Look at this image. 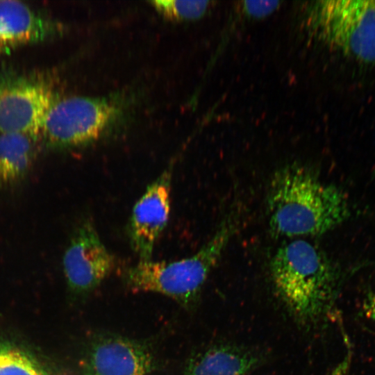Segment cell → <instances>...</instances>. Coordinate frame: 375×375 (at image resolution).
<instances>
[{"instance_id": "obj_1", "label": "cell", "mask_w": 375, "mask_h": 375, "mask_svg": "<svg viewBox=\"0 0 375 375\" xmlns=\"http://www.w3.org/2000/svg\"><path fill=\"white\" fill-rule=\"evenodd\" d=\"M266 206L272 233L285 238L322 235L351 214L342 190L322 181L311 169L297 164L281 167L273 174Z\"/></svg>"}, {"instance_id": "obj_2", "label": "cell", "mask_w": 375, "mask_h": 375, "mask_svg": "<svg viewBox=\"0 0 375 375\" xmlns=\"http://www.w3.org/2000/svg\"><path fill=\"white\" fill-rule=\"evenodd\" d=\"M274 287L301 323L311 324L332 312L341 272L317 245L302 238L283 243L269 263Z\"/></svg>"}, {"instance_id": "obj_3", "label": "cell", "mask_w": 375, "mask_h": 375, "mask_svg": "<svg viewBox=\"0 0 375 375\" xmlns=\"http://www.w3.org/2000/svg\"><path fill=\"white\" fill-rule=\"evenodd\" d=\"M238 219L234 213L226 217L212 238L190 257L172 262L140 260L124 271V285L134 292L158 293L184 307L193 306L235 234Z\"/></svg>"}, {"instance_id": "obj_4", "label": "cell", "mask_w": 375, "mask_h": 375, "mask_svg": "<svg viewBox=\"0 0 375 375\" xmlns=\"http://www.w3.org/2000/svg\"><path fill=\"white\" fill-rule=\"evenodd\" d=\"M310 32L364 64H375V0L319 1L308 9Z\"/></svg>"}, {"instance_id": "obj_5", "label": "cell", "mask_w": 375, "mask_h": 375, "mask_svg": "<svg viewBox=\"0 0 375 375\" xmlns=\"http://www.w3.org/2000/svg\"><path fill=\"white\" fill-rule=\"evenodd\" d=\"M116 112L115 105L106 100L76 96L56 99L40 134L54 148L82 146L98 139Z\"/></svg>"}, {"instance_id": "obj_6", "label": "cell", "mask_w": 375, "mask_h": 375, "mask_svg": "<svg viewBox=\"0 0 375 375\" xmlns=\"http://www.w3.org/2000/svg\"><path fill=\"white\" fill-rule=\"evenodd\" d=\"M56 99L44 80L0 70V134L38 137Z\"/></svg>"}, {"instance_id": "obj_7", "label": "cell", "mask_w": 375, "mask_h": 375, "mask_svg": "<svg viewBox=\"0 0 375 375\" xmlns=\"http://www.w3.org/2000/svg\"><path fill=\"white\" fill-rule=\"evenodd\" d=\"M115 260L90 219L75 229L62 257L69 294L83 298L94 292L113 271Z\"/></svg>"}, {"instance_id": "obj_8", "label": "cell", "mask_w": 375, "mask_h": 375, "mask_svg": "<svg viewBox=\"0 0 375 375\" xmlns=\"http://www.w3.org/2000/svg\"><path fill=\"white\" fill-rule=\"evenodd\" d=\"M157 367L149 345L111 334L93 337L81 361L83 375H147Z\"/></svg>"}, {"instance_id": "obj_9", "label": "cell", "mask_w": 375, "mask_h": 375, "mask_svg": "<svg viewBox=\"0 0 375 375\" xmlns=\"http://www.w3.org/2000/svg\"><path fill=\"white\" fill-rule=\"evenodd\" d=\"M172 167L165 169L148 185L133 208L128 236L130 245L140 261L151 260L155 244L167 224Z\"/></svg>"}, {"instance_id": "obj_10", "label": "cell", "mask_w": 375, "mask_h": 375, "mask_svg": "<svg viewBox=\"0 0 375 375\" xmlns=\"http://www.w3.org/2000/svg\"><path fill=\"white\" fill-rule=\"evenodd\" d=\"M55 25L24 2L0 0V53L40 42L55 33Z\"/></svg>"}, {"instance_id": "obj_11", "label": "cell", "mask_w": 375, "mask_h": 375, "mask_svg": "<svg viewBox=\"0 0 375 375\" xmlns=\"http://www.w3.org/2000/svg\"><path fill=\"white\" fill-rule=\"evenodd\" d=\"M258 356L233 345H217L190 358L183 375H246L258 363Z\"/></svg>"}, {"instance_id": "obj_12", "label": "cell", "mask_w": 375, "mask_h": 375, "mask_svg": "<svg viewBox=\"0 0 375 375\" xmlns=\"http://www.w3.org/2000/svg\"><path fill=\"white\" fill-rule=\"evenodd\" d=\"M35 138L21 133L0 134V190L22 183L36 157Z\"/></svg>"}, {"instance_id": "obj_13", "label": "cell", "mask_w": 375, "mask_h": 375, "mask_svg": "<svg viewBox=\"0 0 375 375\" xmlns=\"http://www.w3.org/2000/svg\"><path fill=\"white\" fill-rule=\"evenodd\" d=\"M0 375H62L28 351L0 342Z\"/></svg>"}, {"instance_id": "obj_14", "label": "cell", "mask_w": 375, "mask_h": 375, "mask_svg": "<svg viewBox=\"0 0 375 375\" xmlns=\"http://www.w3.org/2000/svg\"><path fill=\"white\" fill-rule=\"evenodd\" d=\"M161 15L173 20H189L203 16L208 1L155 0L150 2Z\"/></svg>"}, {"instance_id": "obj_15", "label": "cell", "mask_w": 375, "mask_h": 375, "mask_svg": "<svg viewBox=\"0 0 375 375\" xmlns=\"http://www.w3.org/2000/svg\"><path fill=\"white\" fill-rule=\"evenodd\" d=\"M279 3L278 1H245L242 10L249 17L260 18L271 14L277 9Z\"/></svg>"}, {"instance_id": "obj_16", "label": "cell", "mask_w": 375, "mask_h": 375, "mask_svg": "<svg viewBox=\"0 0 375 375\" xmlns=\"http://www.w3.org/2000/svg\"><path fill=\"white\" fill-rule=\"evenodd\" d=\"M363 308L367 317L375 320V294H369L365 301Z\"/></svg>"}, {"instance_id": "obj_17", "label": "cell", "mask_w": 375, "mask_h": 375, "mask_svg": "<svg viewBox=\"0 0 375 375\" xmlns=\"http://www.w3.org/2000/svg\"><path fill=\"white\" fill-rule=\"evenodd\" d=\"M374 174L375 176V165H374Z\"/></svg>"}]
</instances>
